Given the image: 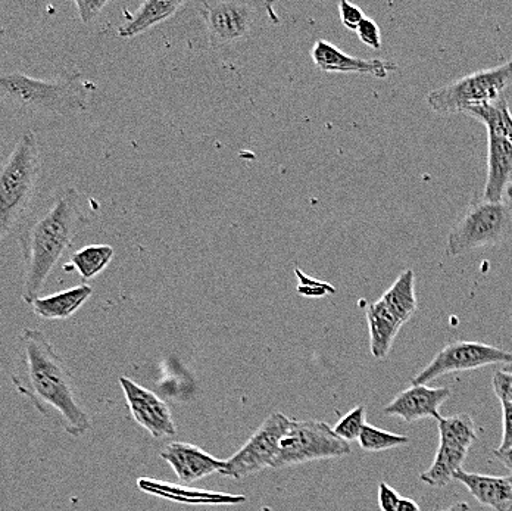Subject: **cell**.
I'll return each mask as SVG.
<instances>
[{
    "mask_svg": "<svg viewBox=\"0 0 512 511\" xmlns=\"http://www.w3.org/2000/svg\"><path fill=\"white\" fill-rule=\"evenodd\" d=\"M11 380L45 419L68 435L78 438L92 428L67 364L42 330L26 327L20 333Z\"/></svg>",
    "mask_w": 512,
    "mask_h": 511,
    "instance_id": "cell-1",
    "label": "cell"
},
{
    "mask_svg": "<svg viewBox=\"0 0 512 511\" xmlns=\"http://www.w3.org/2000/svg\"><path fill=\"white\" fill-rule=\"evenodd\" d=\"M89 218L81 207L76 188L58 190L51 201L27 221L20 236L23 254V299L28 305L40 298L49 277L65 252L87 226Z\"/></svg>",
    "mask_w": 512,
    "mask_h": 511,
    "instance_id": "cell-2",
    "label": "cell"
},
{
    "mask_svg": "<svg viewBox=\"0 0 512 511\" xmlns=\"http://www.w3.org/2000/svg\"><path fill=\"white\" fill-rule=\"evenodd\" d=\"M92 81L80 73H65L56 79H34L24 73H6L0 79L3 102L23 111L37 114H81L89 108L90 93L95 90Z\"/></svg>",
    "mask_w": 512,
    "mask_h": 511,
    "instance_id": "cell-3",
    "label": "cell"
},
{
    "mask_svg": "<svg viewBox=\"0 0 512 511\" xmlns=\"http://www.w3.org/2000/svg\"><path fill=\"white\" fill-rule=\"evenodd\" d=\"M42 176V151L33 130L15 143L0 173V239L17 229L30 210Z\"/></svg>",
    "mask_w": 512,
    "mask_h": 511,
    "instance_id": "cell-4",
    "label": "cell"
},
{
    "mask_svg": "<svg viewBox=\"0 0 512 511\" xmlns=\"http://www.w3.org/2000/svg\"><path fill=\"white\" fill-rule=\"evenodd\" d=\"M209 45L214 49L231 48L248 42L262 20L279 23L273 5L268 2L242 0H208L199 5Z\"/></svg>",
    "mask_w": 512,
    "mask_h": 511,
    "instance_id": "cell-5",
    "label": "cell"
},
{
    "mask_svg": "<svg viewBox=\"0 0 512 511\" xmlns=\"http://www.w3.org/2000/svg\"><path fill=\"white\" fill-rule=\"evenodd\" d=\"M512 235V201H474L449 230L446 254L460 257L474 249L499 245Z\"/></svg>",
    "mask_w": 512,
    "mask_h": 511,
    "instance_id": "cell-6",
    "label": "cell"
},
{
    "mask_svg": "<svg viewBox=\"0 0 512 511\" xmlns=\"http://www.w3.org/2000/svg\"><path fill=\"white\" fill-rule=\"evenodd\" d=\"M512 81V59L498 67L468 74L454 83L432 90L427 104L439 114L465 112L468 108L489 104L501 98Z\"/></svg>",
    "mask_w": 512,
    "mask_h": 511,
    "instance_id": "cell-7",
    "label": "cell"
},
{
    "mask_svg": "<svg viewBox=\"0 0 512 511\" xmlns=\"http://www.w3.org/2000/svg\"><path fill=\"white\" fill-rule=\"evenodd\" d=\"M351 453L349 442L339 438L327 423L318 420H293L280 445L274 470L309 461L345 457Z\"/></svg>",
    "mask_w": 512,
    "mask_h": 511,
    "instance_id": "cell-8",
    "label": "cell"
},
{
    "mask_svg": "<svg viewBox=\"0 0 512 511\" xmlns=\"http://www.w3.org/2000/svg\"><path fill=\"white\" fill-rule=\"evenodd\" d=\"M293 420L283 413H273L248 439L245 445L227 458L221 475L234 479H245L265 469H274L280 445Z\"/></svg>",
    "mask_w": 512,
    "mask_h": 511,
    "instance_id": "cell-9",
    "label": "cell"
},
{
    "mask_svg": "<svg viewBox=\"0 0 512 511\" xmlns=\"http://www.w3.org/2000/svg\"><path fill=\"white\" fill-rule=\"evenodd\" d=\"M492 364H512V352L492 347V345L479 344V342L458 341L446 345L436 357L430 361L426 369L421 370L417 376L412 377V385H427L437 377L446 373L467 372Z\"/></svg>",
    "mask_w": 512,
    "mask_h": 511,
    "instance_id": "cell-10",
    "label": "cell"
},
{
    "mask_svg": "<svg viewBox=\"0 0 512 511\" xmlns=\"http://www.w3.org/2000/svg\"><path fill=\"white\" fill-rule=\"evenodd\" d=\"M128 408L133 419L146 429L155 439L170 438L177 433L176 423L170 407L155 392L131 380L130 377H120Z\"/></svg>",
    "mask_w": 512,
    "mask_h": 511,
    "instance_id": "cell-11",
    "label": "cell"
},
{
    "mask_svg": "<svg viewBox=\"0 0 512 511\" xmlns=\"http://www.w3.org/2000/svg\"><path fill=\"white\" fill-rule=\"evenodd\" d=\"M311 58L315 67L324 73L368 74L384 79L393 71H398L395 62L379 58H355L323 39H318L312 46Z\"/></svg>",
    "mask_w": 512,
    "mask_h": 511,
    "instance_id": "cell-12",
    "label": "cell"
},
{
    "mask_svg": "<svg viewBox=\"0 0 512 511\" xmlns=\"http://www.w3.org/2000/svg\"><path fill=\"white\" fill-rule=\"evenodd\" d=\"M159 456L173 467L174 473L183 484H193L215 473L221 475L226 464V460L212 457L202 448L186 442H171Z\"/></svg>",
    "mask_w": 512,
    "mask_h": 511,
    "instance_id": "cell-13",
    "label": "cell"
},
{
    "mask_svg": "<svg viewBox=\"0 0 512 511\" xmlns=\"http://www.w3.org/2000/svg\"><path fill=\"white\" fill-rule=\"evenodd\" d=\"M451 397V389L430 388L427 385H411V388L399 392L392 403L384 407L387 416L401 417L407 423L421 419L439 420L440 405Z\"/></svg>",
    "mask_w": 512,
    "mask_h": 511,
    "instance_id": "cell-14",
    "label": "cell"
},
{
    "mask_svg": "<svg viewBox=\"0 0 512 511\" xmlns=\"http://www.w3.org/2000/svg\"><path fill=\"white\" fill-rule=\"evenodd\" d=\"M487 179L483 199L504 201L512 189V142L505 137L487 133Z\"/></svg>",
    "mask_w": 512,
    "mask_h": 511,
    "instance_id": "cell-15",
    "label": "cell"
},
{
    "mask_svg": "<svg viewBox=\"0 0 512 511\" xmlns=\"http://www.w3.org/2000/svg\"><path fill=\"white\" fill-rule=\"evenodd\" d=\"M454 481L464 485L482 506L495 511L512 509V475H479L460 469L455 472Z\"/></svg>",
    "mask_w": 512,
    "mask_h": 511,
    "instance_id": "cell-16",
    "label": "cell"
},
{
    "mask_svg": "<svg viewBox=\"0 0 512 511\" xmlns=\"http://www.w3.org/2000/svg\"><path fill=\"white\" fill-rule=\"evenodd\" d=\"M367 322L370 329L371 354L377 360H382L389 355L393 341L404 323L386 307L382 299L368 305Z\"/></svg>",
    "mask_w": 512,
    "mask_h": 511,
    "instance_id": "cell-17",
    "label": "cell"
},
{
    "mask_svg": "<svg viewBox=\"0 0 512 511\" xmlns=\"http://www.w3.org/2000/svg\"><path fill=\"white\" fill-rule=\"evenodd\" d=\"M187 6L186 2L174 0H146L140 3L137 11L128 17L126 23L118 28L117 34L123 39H133L158 26L162 21L170 20L181 8Z\"/></svg>",
    "mask_w": 512,
    "mask_h": 511,
    "instance_id": "cell-18",
    "label": "cell"
},
{
    "mask_svg": "<svg viewBox=\"0 0 512 511\" xmlns=\"http://www.w3.org/2000/svg\"><path fill=\"white\" fill-rule=\"evenodd\" d=\"M93 295L92 286H74L49 296H40L31 304L34 313L45 320H65L74 316Z\"/></svg>",
    "mask_w": 512,
    "mask_h": 511,
    "instance_id": "cell-19",
    "label": "cell"
},
{
    "mask_svg": "<svg viewBox=\"0 0 512 511\" xmlns=\"http://www.w3.org/2000/svg\"><path fill=\"white\" fill-rule=\"evenodd\" d=\"M467 454L468 448L448 439H440L435 460L429 470L420 476V481L436 488L451 484L454 481L455 472L462 469V463Z\"/></svg>",
    "mask_w": 512,
    "mask_h": 511,
    "instance_id": "cell-20",
    "label": "cell"
},
{
    "mask_svg": "<svg viewBox=\"0 0 512 511\" xmlns=\"http://www.w3.org/2000/svg\"><path fill=\"white\" fill-rule=\"evenodd\" d=\"M380 299L402 323L412 319L418 307L414 271H404Z\"/></svg>",
    "mask_w": 512,
    "mask_h": 511,
    "instance_id": "cell-21",
    "label": "cell"
},
{
    "mask_svg": "<svg viewBox=\"0 0 512 511\" xmlns=\"http://www.w3.org/2000/svg\"><path fill=\"white\" fill-rule=\"evenodd\" d=\"M114 255L115 249L109 245L84 246L71 255L70 263L64 266V270H76L84 282H89L111 264Z\"/></svg>",
    "mask_w": 512,
    "mask_h": 511,
    "instance_id": "cell-22",
    "label": "cell"
},
{
    "mask_svg": "<svg viewBox=\"0 0 512 511\" xmlns=\"http://www.w3.org/2000/svg\"><path fill=\"white\" fill-rule=\"evenodd\" d=\"M465 114L473 115L485 124L487 133L505 137L512 142V112L504 96L489 104L471 107Z\"/></svg>",
    "mask_w": 512,
    "mask_h": 511,
    "instance_id": "cell-23",
    "label": "cell"
},
{
    "mask_svg": "<svg viewBox=\"0 0 512 511\" xmlns=\"http://www.w3.org/2000/svg\"><path fill=\"white\" fill-rule=\"evenodd\" d=\"M437 428H439L440 439L457 442L468 450L477 441L476 426L468 414L440 417L437 420Z\"/></svg>",
    "mask_w": 512,
    "mask_h": 511,
    "instance_id": "cell-24",
    "label": "cell"
},
{
    "mask_svg": "<svg viewBox=\"0 0 512 511\" xmlns=\"http://www.w3.org/2000/svg\"><path fill=\"white\" fill-rule=\"evenodd\" d=\"M358 442L362 450L379 453V451L392 450V448L408 445L410 444V438L405 435H398V433L383 431V429L374 428L371 425H365Z\"/></svg>",
    "mask_w": 512,
    "mask_h": 511,
    "instance_id": "cell-25",
    "label": "cell"
},
{
    "mask_svg": "<svg viewBox=\"0 0 512 511\" xmlns=\"http://www.w3.org/2000/svg\"><path fill=\"white\" fill-rule=\"evenodd\" d=\"M365 425V407L364 405H358L354 410L349 411L343 419L337 422L336 428L333 429L339 438L345 439V441H355L359 439L362 431H364Z\"/></svg>",
    "mask_w": 512,
    "mask_h": 511,
    "instance_id": "cell-26",
    "label": "cell"
},
{
    "mask_svg": "<svg viewBox=\"0 0 512 511\" xmlns=\"http://www.w3.org/2000/svg\"><path fill=\"white\" fill-rule=\"evenodd\" d=\"M295 273L299 279L298 292L302 296L321 298V296L334 294V292H336V289L330 286L329 283L318 282V280L312 279V277L302 273L301 269H295Z\"/></svg>",
    "mask_w": 512,
    "mask_h": 511,
    "instance_id": "cell-27",
    "label": "cell"
},
{
    "mask_svg": "<svg viewBox=\"0 0 512 511\" xmlns=\"http://www.w3.org/2000/svg\"><path fill=\"white\" fill-rule=\"evenodd\" d=\"M108 0H74L78 18L84 26H89L92 21L101 15L102 9L108 6Z\"/></svg>",
    "mask_w": 512,
    "mask_h": 511,
    "instance_id": "cell-28",
    "label": "cell"
},
{
    "mask_svg": "<svg viewBox=\"0 0 512 511\" xmlns=\"http://www.w3.org/2000/svg\"><path fill=\"white\" fill-rule=\"evenodd\" d=\"M339 15L343 26L352 31H357L362 21L365 20L362 9L358 8L354 3L348 2V0H342L339 3Z\"/></svg>",
    "mask_w": 512,
    "mask_h": 511,
    "instance_id": "cell-29",
    "label": "cell"
},
{
    "mask_svg": "<svg viewBox=\"0 0 512 511\" xmlns=\"http://www.w3.org/2000/svg\"><path fill=\"white\" fill-rule=\"evenodd\" d=\"M358 37L364 45H367L371 49L382 48V33H380V27L377 26L376 21L365 18L359 26Z\"/></svg>",
    "mask_w": 512,
    "mask_h": 511,
    "instance_id": "cell-30",
    "label": "cell"
},
{
    "mask_svg": "<svg viewBox=\"0 0 512 511\" xmlns=\"http://www.w3.org/2000/svg\"><path fill=\"white\" fill-rule=\"evenodd\" d=\"M493 391L501 403L512 404V372L498 370L492 379Z\"/></svg>",
    "mask_w": 512,
    "mask_h": 511,
    "instance_id": "cell-31",
    "label": "cell"
},
{
    "mask_svg": "<svg viewBox=\"0 0 512 511\" xmlns=\"http://www.w3.org/2000/svg\"><path fill=\"white\" fill-rule=\"evenodd\" d=\"M402 497L387 484L379 485V506L382 511H396L398 510L399 503H401Z\"/></svg>",
    "mask_w": 512,
    "mask_h": 511,
    "instance_id": "cell-32",
    "label": "cell"
},
{
    "mask_svg": "<svg viewBox=\"0 0 512 511\" xmlns=\"http://www.w3.org/2000/svg\"><path fill=\"white\" fill-rule=\"evenodd\" d=\"M502 404V425H504V431H502V442L496 451H507L512 447V404Z\"/></svg>",
    "mask_w": 512,
    "mask_h": 511,
    "instance_id": "cell-33",
    "label": "cell"
},
{
    "mask_svg": "<svg viewBox=\"0 0 512 511\" xmlns=\"http://www.w3.org/2000/svg\"><path fill=\"white\" fill-rule=\"evenodd\" d=\"M495 457L512 473V447L507 451H495Z\"/></svg>",
    "mask_w": 512,
    "mask_h": 511,
    "instance_id": "cell-34",
    "label": "cell"
},
{
    "mask_svg": "<svg viewBox=\"0 0 512 511\" xmlns=\"http://www.w3.org/2000/svg\"><path fill=\"white\" fill-rule=\"evenodd\" d=\"M396 511H421L420 506L411 498H402Z\"/></svg>",
    "mask_w": 512,
    "mask_h": 511,
    "instance_id": "cell-35",
    "label": "cell"
},
{
    "mask_svg": "<svg viewBox=\"0 0 512 511\" xmlns=\"http://www.w3.org/2000/svg\"><path fill=\"white\" fill-rule=\"evenodd\" d=\"M443 511H470V506L462 501V503L452 504V506H449L448 509Z\"/></svg>",
    "mask_w": 512,
    "mask_h": 511,
    "instance_id": "cell-36",
    "label": "cell"
},
{
    "mask_svg": "<svg viewBox=\"0 0 512 511\" xmlns=\"http://www.w3.org/2000/svg\"><path fill=\"white\" fill-rule=\"evenodd\" d=\"M505 372H512V364H508V366L504 367Z\"/></svg>",
    "mask_w": 512,
    "mask_h": 511,
    "instance_id": "cell-37",
    "label": "cell"
},
{
    "mask_svg": "<svg viewBox=\"0 0 512 511\" xmlns=\"http://www.w3.org/2000/svg\"><path fill=\"white\" fill-rule=\"evenodd\" d=\"M258 511H271V510L268 509V507H262V509H259Z\"/></svg>",
    "mask_w": 512,
    "mask_h": 511,
    "instance_id": "cell-38",
    "label": "cell"
},
{
    "mask_svg": "<svg viewBox=\"0 0 512 511\" xmlns=\"http://www.w3.org/2000/svg\"><path fill=\"white\" fill-rule=\"evenodd\" d=\"M510 195L512 196V189L510 190Z\"/></svg>",
    "mask_w": 512,
    "mask_h": 511,
    "instance_id": "cell-39",
    "label": "cell"
},
{
    "mask_svg": "<svg viewBox=\"0 0 512 511\" xmlns=\"http://www.w3.org/2000/svg\"><path fill=\"white\" fill-rule=\"evenodd\" d=\"M510 511H512V509Z\"/></svg>",
    "mask_w": 512,
    "mask_h": 511,
    "instance_id": "cell-40",
    "label": "cell"
}]
</instances>
